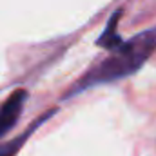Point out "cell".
Returning a JSON list of instances; mask_svg holds the SVG:
<instances>
[{"mask_svg": "<svg viewBox=\"0 0 156 156\" xmlns=\"http://www.w3.org/2000/svg\"><path fill=\"white\" fill-rule=\"evenodd\" d=\"M120 15H122V11H116V13L111 16V20H109V24H107L104 35H102V37L98 38V42H96L98 45L107 47V49H115L116 45H120V44L123 42L116 33V24H118V20H120Z\"/></svg>", "mask_w": 156, "mask_h": 156, "instance_id": "277c9868", "label": "cell"}, {"mask_svg": "<svg viewBox=\"0 0 156 156\" xmlns=\"http://www.w3.org/2000/svg\"><path fill=\"white\" fill-rule=\"evenodd\" d=\"M55 113H56V109H51V111L44 113V115H42L40 118H37V120H35V122H33V123H31V125H29V127H27V129L22 133V134H20V136L13 138L11 142H5V144H2V145H0V156H15L18 151H20V149H22V145H24V144L29 140V136H31V134H33V133L38 129L42 123H45V122L53 116Z\"/></svg>", "mask_w": 156, "mask_h": 156, "instance_id": "3957f363", "label": "cell"}, {"mask_svg": "<svg viewBox=\"0 0 156 156\" xmlns=\"http://www.w3.org/2000/svg\"><path fill=\"white\" fill-rule=\"evenodd\" d=\"M154 49H156V27L133 37L129 42H122L120 45L115 47V51L100 66H96L91 73H87L64 96V100L75 96V94L85 91V89H91L94 85L111 83V82L122 80V78L129 76V75H134L149 60V56L154 53Z\"/></svg>", "mask_w": 156, "mask_h": 156, "instance_id": "6da1fadb", "label": "cell"}, {"mask_svg": "<svg viewBox=\"0 0 156 156\" xmlns=\"http://www.w3.org/2000/svg\"><path fill=\"white\" fill-rule=\"evenodd\" d=\"M26 100H27V91L26 89H16L0 105V138L5 136L16 125L18 118L22 115Z\"/></svg>", "mask_w": 156, "mask_h": 156, "instance_id": "7a4b0ae2", "label": "cell"}]
</instances>
